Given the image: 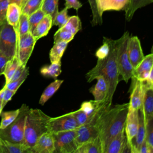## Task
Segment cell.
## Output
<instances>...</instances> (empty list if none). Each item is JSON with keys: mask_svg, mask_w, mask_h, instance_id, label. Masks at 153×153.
I'll return each instance as SVG.
<instances>
[{"mask_svg": "<svg viewBox=\"0 0 153 153\" xmlns=\"http://www.w3.org/2000/svg\"><path fill=\"white\" fill-rule=\"evenodd\" d=\"M108 39L109 44L108 54L102 59H97L96 65L86 74L85 78L88 82H90L97 76H102L104 78L108 87V93L105 102L106 106L110 108L120 79L117 63V41L111 38Z\"/></svg>", "mask_w": 153, "mask_h": 153, "instance_id": "obj_1", "label": "cell"}, {"mask_svg": "<svg viewBox=\"0 0 153 153\" xmlns=\"http://www.w3.org/2000/svg\"><path fill=\"white\" fill-rule=\"evenodd\" d=\"M128 110V103L117 105L103 111L97 118L95 125L102 153H105L110 140L124 128Z\"/></svg>", "mask_w": 153, "mask_h": 153, "instance_id": "obj_2", "label": "cell"}, {"mask_svg": "<svg viewBox=\"0 0 153 153\" xmlns=\"http://www.w3.org/2000/svg\"><path fill=\"white\" fill-rule=\"evenodd\" d=\"M50 118L41 109L30 108L26 118L23 143L32 148L38 138L48 131Z\"/></svg>", "mask_w": 153, "mask_h": 153, "instance_id": "obj_3", "label": "cell"}, {"mask_svg": "<svg viewBox=\"0 0 153 153\" xmlns=\"http://www.w3.org/2000/svg\"><path fill=\"white\" fill-rule=\"evenodd\" d=\"M29 109L25 104L21 106L16 118L7 127L0 129L1 139L13 143H23L26 118Z\"/></svg>", "mask_w": 153, "mask_h": 153, "instance_id": "obj_4", "label": "cell"}, {"mask_svg": "<svg viewBox=\"0 0 153 153\" xmlns=\"http://www.w3.org/2000/svg\"><path fill=\"white\" fill-rule=\"evenodd\" d=\"M130 36V33L127 31L117 39V63L119 76L121 77V80H124L126 83L132 78L134 71L127 54V45Z\"/></svg>", "mask_w": 153, "mask_h": 153, "instance_id": "obj_5", "label": "cell"}, {"mask_svg": "<svg viewBox=\"0 0 153 153\" xmlns=\"http://www.w3.org/2000/svg\"><path fill=\"white\" fill-rule=\"evenodd\" d=\"M18 36L14 27L6 20L0 23V51L10 60L17 56Z\"/></svg>", "mask_w": 153, "mask_h": 153, "instance_id": "obj_6", "label": "cell"}, {"mask_svg": "<svg viewBox=\"0 0 153 153\" xmlns=\"http://www.w3.org/2000/svg\"><path fill=\"white\" fill-rule=\"evenodd\" d=\"M54 153H75L78 148L75 141L76 130L53 133Z\"/></svg>", "mask_w": 153, "mask_h": 153, "instance_id": "obj_7", "label": "cell"}, {"mask_svg": "<svg viewBox=\"0 0 153 153\" xmlns=\"http://www.w3.org/2000/svg\"><path fill=\"white\" fill-rule=\"evenodd\" d=\"M79 127L71 112L57 117H51L47 125L48 131L52 133L76 130Z\"/></svg>", "mask_w": 153, "mask_h": 153, "instance_id": "obj_8", "label": "cell"}, {"mask_svg": "<svg viewBox=\"0 0 153 153\" xmlns=\"http://www.w3.org/2000/svg\"><path fill=\"white\" fill-rule=\"evenodd\" d=\"M36 41L30 32L19 37L17 45V56L20 64L26 66V64L33 50Z\"/></svg>", "mask_w": 153, "mask_h": 153, "instance_id": "obj_9", "label": "cell"}, {"mask_svg": "<svg viewBox=\"0 0 153 153\" xmlns=\"http://www.w3.org/2000/svg\"><path fill=\"white\" fill-rule=\"evenodd\" d=\"M127 54L129 60L134 69L145 57L140 41L137 36H130L127 45Z\"/></svg>", "mask_w": 153, "mask_h": 153, "instance_id": "obj_10", "label": "cell"}, {"mask_svg": "<svg viewBox=\"0 0 153 153\" xmlns=\"http://www.w3.org/2000/svg\"><path fill=\"white\" fill-rule=\"evenodd\" d=\"M32 153H54L53 133L47 131L41 135L32 148Z\"/></svg>", "mask_w": 153, "mask_h": 153, "instance_id": "obj_11", "label": "cell"}, {"mask_svg": "<svg viewBox=\"0 0 153 153\" xmlns=\"http://www.w3.org/2000/svg\"><path fill=\"white\" fill-rule=\"evenodd\" d=\"M95 122L96 121H93L81 126L76 129L75 141L78 147L84 142L99 136Z\"/></svg>", "mask_w": 153, "mask_h": 153, "instance_id": "obj_12", "label": "cell"}, {"mask_svg": "<svg viewBox=\"0 0 153 153\" xmlns=\"http://www.w3.org/2000/svg\"><path fill=\"white\" fill-rule=\"evenodd\" d=\"M130 0H95L99 16L102 18L103 13L110 10H125Z\"/></svg>", "mask_w": 153, "mask_h": 153, "instance_id": "obj_13", "label": "cell"}, {"mask_svg": "<svg viewBox=\"0 0 153 153\" xmlns=\"http://www.w3.org/2000/svg\"><path fill=\"white\" fill-rule=\"evenodd\" d=\"M153 69V54L151 53L144 57L142 62L134 69L132 79L143 81L149 76Z\"/></svg>", "mask_w": 153, "mask_h": 153, "instance_id": "obj_14", "label": "cell"}, {"mask_svg": "<svg viewBox=\"0 0 153 153\" xmlns=\"http://www.w3.org/2000/svg\"><path fill=\"white\" fill-rule=\"evenodd\" d=\"M139 125L138 110L128 111L125 123L124 130L127 142L130 146L132 139L135 136Z\"/></svg>", "mask_w": 153, "mask_h": 153, "instance_id": "obj_15", "label": "cell"}, {"mask_svg": "<svg viewBox=\"0 0 153 153\" xmlns=\"http://www.w3.org/2000/svg\"><path fill=\"white\" fill-rule=\"evenodd\" d=\"M135 80L136 82L131 91L130 99L128 103V111H136L140 108L145 90L142 82L139 80Z\"/></svg>", "mask_w": 153, "mask_h": 153, "instance_id": "obj_16", "label": "cell"}, {"mask_svg": "<svg viewBox=\"0 0 153 153\" xmlns=\"http://www.w3.org/2000/svg\"><path fill=\"white\" fill-rule=\"evenodd\" d=\"M138 118L139 125L137 131L130 143L131 153H138L140 146L145 137V124L143 112L141 108L138 109Z\"/></svg>", "mask_w": 153, "mask_h": 153, "instance_id": "obj_17", "label": "cell"}, {"mask_svg": "<svg viewBox=\"0 0 153 153\" xmlns=\"http://www.w3.org/2000/svg\"><path fill=\"white\" fill-rule=\"evenodd\" d=\"M127 143L124 128L114 136L109 142L105 153H123V151Z\"/></svg>", "mask_w": 153, "mask_h": 153, "instance_id": "obj_18", "label": "cell"}, {"mask_svg": "<svg viewBox=\"0 0 153 153\" xmlns=\"http://www.w3.org/2000/svg\"><path fill=\"white\" fill-rule=\"evenodd\" d=\"M140 108L143 112L145 124L153 120V88L145 90Z\"/></svg>", "mask_w": 153, "mask_h": 153, "instance_id": "obj_19", "label": "cell"}, {"mask_svg": "<svg viewBox=\"0 0 153 153\" xmlns=\"http://www.w3.org/2000/svg\"><path fill=\"white\" fill-rule=\"evenodd\" d=\"M0 153H32V151L24 143H13L0 138Z\"/></svg>", "mask_w": 153, "mask_h": 153, "instance_id": "obj_20", "label": "cell"}, {"mask_svg": "<svg viewBox=\"0 0 153 153\" xmlns=\"http://www.w3.org/2000/svg\"><path fill=\"white\" fill-rule=\"evenodd\" d=\"M97 83L90 88V92L93 94L96 101H105L108 93L107 84L102 76H97L95 78Z\"/></svg>", "mask_w": 153, "mask_h": 153, "instance_id": "obj_21", "label": "cell"}, {"mask_svg": "<svg viewBox=\"0 0 153 153\" xmlns=\"http://www.w3.org/2000/svg\"><path fill=\"white\" fill-rule=\"evenodd\" d=\"M52 26L51 17L48 14H45L36 25L31 34L37 41L39 39L47 35Z\"/></svg>", "mask_w": 153, "mask_h": 153, "instance_id": "obj_22", "label": "cell"}, {"mask_svg": "<svg viewBox=\"0 0 153 153\" xmlns=\"http://www.w3.org/2000/svg\"><path fill=\"white\" fill-rule=\"evenodd\" d=\"M21 8L16 4H9L6 13V20L8 24L11 25L16 30L18 36V26ZM19 41V37H18Z\"/></svg>", "mask_w": 153, "mask_h": 153, "instance_id": "obj_23", "label": "cell"}, {"mask_svg": "<svg viewBox=\"0 0 153 153\" xmlns=\"http://www.w3.org/2000/svg\"><path fill=\"white\" fill-rule=\"evenodd\" d=\"M75 153H102L99 136L82 143L78 147Z\"/></svg>", "mask_w": 153, "mask_h": 153, "instance_id": "obj_24", "label": "cell"}, {"mask_svg": "<svg viewBox=\"0 0 153 153\" xmlns=\"http://www.w3.org/2000/svg\"><path fill=\"white\" fill-rule=\"evenodd\" d=\"M152 2L153 0H130L124 10L126 20L128 22L130 21L137 9L148 5Z\"/></svg>", "mask_w": 153, "mask_h": 153, "instance_id": "obj_25", "label": "cell"}, {"mask_svg": "<svg viewBox=\"0 0 153 153\" xmlns=\"http://www.w3.org/2000/svg\"><path fill=\"white\" fill-rule=\"evenodd\" d=\"M69 42L66 41H58L54 43V45L50 51L49 57L51 63L61 60V58L68 46Z\"/></svg>", "mask_w": 153, "mask_h": 153, "instance_id": "obj_26", "label": "cell"}, {"mask_svg": "<svg viewBox=\"0 0 153 153\" xmlns=\"http://www.w3.org/2000/svg\"><path fill=\"white\" fill-rule=\"evenodd\" d=\"M63 82V80L56 79L54 81L50 84L42 93L39 100V103L41 105H44L47 100L53 96L56 91H57Z\"/></svg>", "mask_w": 153, "mask_h": 153, "instance_id": "obj_27", "label": "cell"}, {"mask_svg": "<svg viewBox=\"0 0 153 153\" xmlns=\"http://www.w3.org/2000/svg\"><path fill=\"white\" fill-rule=\"evenodd\" d=\"M61 72V60L52 62L50 65L43 66L40 69V72L43 76L53 78H56Z\"/></svg>", "mask_w": 153, "mask_h": 153, "instance_id": "obj_28", "label": "cell"}, {"mask_svg": "<svg viewBox=\"0 0 153 153\" xmlns=\"http://www.w3.org/2000/svg\"><path fill=\"white\" fill-rule=\"evenodd\" d=\"M20 64V61L17 56H14L11 59L8 60L6 65L3 74L5 76V84L10 82L13 74H14L16 70L17 69V67Z\"/></svg>", "mask_w": 153, "mask_h": 153, "instance_id": "obj_29", "label": "cell"}, {"mask_svg": "<svg viewBox=\"0 0 153 153\" xmlns=\"http://www.w3.org/2000/svg\"><path fill=\"white\" fill-rule=\"evenodd\" d=\"M59 0H43L41 8L45 14L50 15L52 20L58 13Z\"/></svg>", "mask_w": 153, "mask_h": 153, "instance_id": "obj_30", "label": "cell"}, {"mask_svg": "<svg viewBox=\"0 0 153 153\" xmlns=\"http://www.w3.org/2000/svg\"><path fill=\"white\" fill-rule=\"evenodd\" d=\"M19 109L8 111H2L0 115L1 121L0 123V129H3L10 125L17 117Z\"/></svg>", "mask_w": 153, "mask_h": 153, "instance_id": "obj_31", "label": "cell"}, {"mask_svg": "<svg viewBox=\"0 0 153 153\" xmlns=\"http://www.w3.org/2000/svg\"><path fill=\"white\" fill-rule=\"evenodd\" d=\"M61 27L72 32L75 35V34L81 29V22L78 16H70L66 23Z\"/></svg>", "mask_w": 153, "mask_h": 153, "instance_id": "obj_32", "label": "cell"}, {"mask_svg": "<svg viewBox=\"0 0 153 153\" xmlns=\"http://www.w3.org/2000/svg\"><path fill=\"white\" fill-rule=\"evenodd\" d=\"M43 0H27L22 8V13L30 16L41 8Z\"/></svg>", "mask_w": 153, "mask_h": 153, "instance_id": "obj_33", "label": "cell"}, {"mask_svg": "<svg viewBox=\"0 0 153 153\" xmlns=\"http://www.w3.org/2000/svg\"><path fill=\"white\" fill-rule=\"evenodd\" d=\"M29 68L27 67L26 66L23 72L22 73V75L16 80L11 81V82H9L7 84H5L4 87L10 90L14 91H17V90H18V88L20 87V86L22 85V84L25 81V79H26L27 76L29 75Z\"/></svg>", "mask_w": 153, "mask_h": 153, "instance_id": "obj_34", "label": "cell"}, {"mask_svg": "<svg viewBox=\"0 0 153 153\" xmlns=\"http://www.w3.org/2000/svg\"><path fill=\"white\" fill-rule=\"evenodd\" d=\"M45 14L39 8L30 16H29V32L32 33L36 25L39 23L42 19L44 17Z\"/></svg>", "mask_w": 153, "mask_h": 153, "instance_id": "obj_35", "label": "cell"}, {"mask_svg": "<svg viewBox=\"0 0 153 153\" xmlns=\"http://www.w3.org/2000/svg\"><path fill=\"white\" fill-rule=\"evenodd\" d=\"M74 36L72 32L60 27L54 35V43L61 41L69 42L74 39Z\"/></svg>", "mask_w": 153, "mask_h": 153, "instance_id": "obj_36", "label": "cell"}, {"mask_svg": "<svg viewBox=\"0 0 153 153\" xmlns=\"http://www.w3.org/2000/svg\"><path fill=\"white\" fill-rule=\"evenodd\" d=\"M70 16L68 15V9L65 8L55 16L54 18L52 20V25L57 26L59 28L63 26L68 22Z\"/></svg>", "mask_w": 153, "mask_h": 153, "instance_id": "obj_37", "label": "cell"}, {"mask_svg": "<svg viewBox=\"0 0 153 153\" xmlns=\"http://www.w3.org/2000/svg\"><path fill=\"white\" fill-rule=\"evenodd\" d=\"M29 32V16L26 14L21 13L19 26H18V37H19L23 35H25Z\"/></svg>", "mask_w": 153, "mask_h": 153, "instance_id": "obj_38", "label": "cell"}, {"mask_svg": "<svg viewBox=\"0 0 153 153\" xmlns=\"http://www.w3.org/2000/svg\"><path fill=\"white\" fill-rule=\"evenodd\" d=\"M145 140L148 147L153 152V120L145 124Z\"/></svg>", "mask_w": 153, "mask_h": 153, "instance_id": "obj_39", "label": "cell"}, {"mask_svg": "<svg viewBox=\"0 0 153 153\" xmlns=\"http://www.w3.org/2000/svg\"><path fill=\"white\" fill-rule=\"evenodd\" d=\"M71 112L79 126L93 122L91 121L90 118L80 109Z\"/></svg>", "mask_w": 153, "mask_h": 153, "instance_id": "obj_40", "label": "cell"}, {"mask_svg": "<svg viewBox=\"0 0 153 153\" xmlns=\"http://www.w3.org/2000/svg\"><path fill=\"white\" fill-rule=\"evenodd\" d=\"M88 2L90 4L92 13V20L91 21V25L94 26L97 25H102V18H101L98 14L95 0H88Z\"/></svg>", "mask_w": 153, "mask_h": 153, "instance_id": "obj_41", "label": "cell"}, {"mask_svg": "<svg viewBox=\"0 0 153 153\" xmlns=\"http://www.w3.org/2000/svg\"><path fill=\"white\" fill-rule=\"evenodd\" d=\"M8 4V0H0V23L6 20V13Z\"/></svg>", "mask_w": 153, "mask_h": 153, "instance_id": "obj_42", "label": "cell"}, {"mask_svg": "<svg viewBox=\"0 0 153 153\" xmlns=\"http://www.w3.org/2000/svg\"><path fill=\"white\" fill-rule=\"evenodd\" d=\"M65 5L68 10L74 8L78 11L82 7V4L78 0H65Z\"/></svg>", "mask_w": 153, "mask_h": 153, "instance_id": "obj_43", "label": "cell"}, {"mask_svg": "<svg viewBox=\"0 0 153 153\" xmlns=\"http://www.w3.org/2000/svg\"><path fill=\"white\" fill-rule=\"evenodd\" d=\"M16 93V91L10 90L7 88H5L4 95L2 99V108H4V106L7 105V103L11 100V98L14 96V94Z\"/></svg>", "mask_w": 153, "mask_h": 153, "instance_id": "obj_44", "label": "cell"}, {"mask_svg": "<svg viewBox=\"0 0 153 153\" xmlns=\"http://www.w3.org/2000/svg\"><path fill=\"white\" fill-rule=\"evenodd\" d=\"M8 60H10V59L0 51V75L4 74L6 65Z\"/></svg>", "mask_w": 153, "mask_h": 153, "instance_id": "obj_45", "label": "cell"}, {"mask_svg": "<svg viewBox=\"0 0 153 153\" xmlns=\"http://www.w3.org/2000/svg\"><path fill=\"white\" fill-rule=\"evenodd\" d=\"M25 68H26V66L22 65V64H20V65H19V66L17 67V69L16 70L14 74H13V75L11 79H10V82L15 81V80H16L17 79H18V78L22 75V73L23 72V71H24Z\"/></svg>", "mask_w": 153, "mask_h": 153, "instance_id": "obj_46", "label": "cell"}, {"mask_svg": "<svg viewBox=\"0 0 153 153\" xmlns=\"http://www.w3.org/2000/svg\"><path fill=\"white\" fill-rule=\"evenodd\" d=\"M138 153H152L148 147L145 140H143L142 145H140Z\"/></svg>", "mask_w": 153, "mask_h": 153, "instance_id": "obj_47", "label": "cell"}, {"mask_svg": "<svg viewBox=\"0 0 153 153\" xmlns=\"http://www.w3.org/2000/svg\"><path fill=\"white\" fill-rule=\"evenodd\" d=\"M5 88L4 87L1 90H0V114L3 109L2 108V99L4 95V93H5Z\"/></svg>", "mask_w": 153, "mask_h": 153, "instance_id": "obj_48", "label": "cell"}, {"mask_svg": "<svg viewBox=\"0 0 153 153\" xmlns=\"http://www.w3.org/2000/svg\"><path fill=\"white\" fill-rule=\"evenodd\" d=\"M8 1L9 4H16L21 8L22 0H8Z\"/></svg>", "mask_w": 153, "mask_h": 153, "instance_id": "obj_49", "label": "cell"}, {"mask_svg": "<svg viewBox=\"0 0 153 153\" xmlns=\"http://www.w3.org/2000/svg\"><path fill=\"white\" fill-rule=\"evenodd\" d=\"M27 0H22V5H21V9H22V8L23 7V5H25V4L26 3V2L27 1Z\"/></svg>", "mask_w": 153, "mask_h": 153, "instance_id": "obj_50", "label": "cell"}]
</instances>
